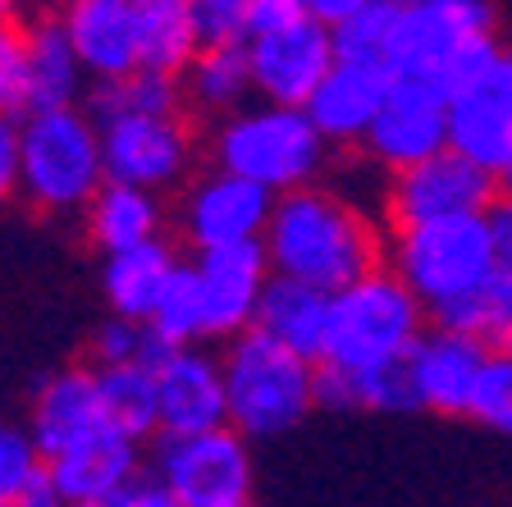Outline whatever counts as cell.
Here are the masks:
<instances>
[{"label":"cell","instance_id":"6da1fadb","mask_svg":"<svg viewBox=\"0 0 512 507\" xmlns=\"http://www.w3.org/2000/svg\"><path fill=\"white\" fill-rule=\"evenodd\" d=\"M261 247H266L275 275L316 284L325 293L384 265L380 229L366 220L362 206H352L343 192L316 188V183L279 192Z\"/></svg>","mask_w":512,"mask_h":507},{"label":"cell","instance_id":"7a4b0ae2","mask_svg":"<svg viewBox=\"0 0 512 507\" xmlns=\"http://www.w3.org/2000/svg\"><path fill=\"white\" fill-rule=\"evenodd\" d=\"M494 14L485 0H394L384 64L394 74L430 78L444 92L471 83L499 60Z\"/></svg>","mask_w":512,"mask_h":507},{"label":"cell","instance_id":"3957f363","mask_svg":"<svg viewBox=\"0 0 512 507\" xmlns=\"http://www.w3.org/2000/svg\"><path fill=\"white\" fill-rule=\"evenodd\" d=\"M421 334H426L421 297L389 265H375L362 279L330 293V325L316 361L334 370H384L407 361Z\"/></svg>","mask_w":512,"mask_h":507},{"label":"cell","instance_id":"277c9868","mask_svg":"<svg viewBox=\"0 0 512 507\" xmlns=\"http://www.w3.org/2000/svg\"><path fill=\"white\" fill-rule=\"evenodd\" d=\"M229 425L247 439H279L316 407V361L284 348L266 329L247 325L220 357Z\"/></svg>","mask_w":512,"mask_h":507},{"label":"cell","instance_id":"5b68a950","mask_svg":"<svg viewBox=\"0 0 512 507\" xmlns=\"http://www.w3.org/2000/svg\"><path fill=\"white\" fill-rule=\"evenodd\" d=\"M106 183L101 124L74 106H32L19 124V192L37 211H83Z\"/></svg>","mask_w":512,"mask_h":507},{"label":"cell","instance_id":"8992f818","mask_svg":"<svg viewBox=\"0 0 512 507\" xmlns=\"http://www.w3.org/2000/svg\"><path fill=\"white\" fill-rule=\"evenodd\" d=\"M384 256H389V270L421 297L426 316L485 288V279L499 265L485 211L398 224L394 243L384 247Z\"/></svg>","mask_w":512,"mask_h":507},{"label":"cell","instance_id":"52a82bcc","mask_svg":"<svg viewBox=\"0 0 512 507\" xmlns=\"http://www.w3.org/2000/svg\"><path fill=\"white\" fill-rule=\"evenodd\" d=\"M325 147L330 142L311 124L307 106L261 101V106H238L234 115L220 119L215 165L234 169L279 197L288 188L316 183V174L325 169Z\"/></svg>","mask_w":512,"mask_h":507},{"label":"cell","instance_id":"ba28073f","mask_svg":"<svg viewBox=\"0 0 512 507\" xmlns=\"http://www.w3.org/2000/svg\"><path fill=\"white\" fill-rule=\"evenodd\" d=\"M156 476L165 480L174 507H243L252 503V448L234 425H211L192 434H165L156 453Z\"/></svg>","mask_w":512,"mask_h":507},{"label":"cell","instance_id":"9c48e42d","mask_svg":"<svg viewBox=\"0 0 512 507\" xmlns=\"http://www.w3.org/2000/svg\"><path fill=\"white\" fill-rule=\"evenodd\" d=\"M243 46H247V64H252L256 96L279 101V106H307L316 83L339 60L334 28L307 10H293L284 19L266 23V28H256Z\"/></svg>","mask_w":512,"mask_h":507},{"label":"cell","instance_id":"30bf717a","mask_svg":"<svg viewBox=\"0 0 512 507\" xmlns=\"http://www.w3.org/2000/svg\"><path fill=\"white\" fill-rule=\"evenodd\" d=\"M494 197H499V174L490 165H480V160L462 156V151L444 147L435 156L389 174L384 211H389V224L398 229V224H416V220L485 211Z\"/></svg>","mask_w":512,"mask_h":507},{"label":"cell","instance_id":"8fae6325","mask_svg":"<svg viewBox=\"0 0 512 507\" xmlns=\"http://www.w3.org/2000/svg\"><path fill=\"white\" fill-rule=\"evenodd\" d=\"M101 124V151H106V179L138 183V188L165 192L192 169V133L170 115H106Z\"/></svg>","mask_w":512,"mask_h":507},{"label":"cell","instance_id":"7c38bea8","mask_svg":"<svg viewBox=\"0 0 512 507\" xmlns=\"http://www.w3.org/2000/svg\"><path fill=\"white\" fill-rule=\"evenodd\" d=\"M362 147L380 169H403L448 147V92L430 78L394 74L380 115L371 119Z\"/></svg>","mask_w":512,"mask_h":507},{"label":"cell","instance_id":"4fadbf2b","mask_svg":"<svg viewBox=\"0 0 512 507\" xmlns=\"http://www.w3.org/2000/svg\"><path fill=\"white\" fill-rule=\"evenodd\" d=\"M485 361H490V343H480L476 334H462V329H448V325L426 329L416 338V348L407 352L416 412L471 416L476 412Z\"/></svg>","mask_w":512,"mask_h":507},{"label":"cell","instance_id":"5bb4252c","mask_svg":"<svg viewBox=\"0 0 512 507\" xmlns=\"http://www.w3.org/2000/svg\"><path fill=\"white\" fill-rule=\"evenodd\" d=\"M270 211H275V192L234 174V169L215 165L183 197V238L197 252L202 247L252 243V238L266 233Z\"/></svg>","mask_w":512,"mask_h":507},{"label":"cell","instance_id":"9a60e30c","mask_svg":"<svg viewBox=\"0 0 512 507\" xmlns=\"http://www.w3.org/2000/svg\"><path fill=\"white\" fill-rule=\"evenodd\" d=\"M197 293H202L206 338H234L256 320V302L266 293L270 256L261 238L229 247H202L192 261Z\"/></svg>","mask_w":512,"mask_h":507},{"label":"cell","instance_id":"2e32d148","mask_svg":"<svg viewBox=\"0 0 512 507\" xmlns=\"http://www.w3.org/2000/svg\"><path fill=\"white\" fill-rule=\"evenodd\" d=\"M46 471H51V485L60 494V503L119 507L124 485L142 471V453H138V439L128 430L101 425L96 434H87V439L46 457Z\"/></svg>","mask_w":512,"mask_h":507},{"label":"cell","instance_id":"e0dca14e","mask_svg":"<svg viewBox=\"0 0 512 507\" xmlns=\"http://www.w3.org/2000/svg\"><path fill=\"white\" fill-rule=\"evenodd\" d=\"M156 398H160V430L192 434L229 425V393H224V366L202 352L197 343H170L156 366Z\"/></svg>","mask_w":512,"mask_h":507},{"label":"cell","instance_id":"ac0fdd59","mask_svg":"<svg viewBox=\"0 0 512 507\" xmlns=\"http://www.w3.org/2000/svg\"><path fill=\"white\" fill-rule=\"evenodd\" d=\"M448 147L499 169L512 147V51L448 92Z\"/></svg>","mask_w":512,"mask_h":507},{"label":"cell","instance_id":"d6986e66","mask_svg":"<svg viewBox=\"0 0 512 507\" xmlns=\"http://www.w3.org/2000/svg\"><path fill=\"white\" fill-rule=\"evenodd\" d=\"M394 83V69L380 60H352L339 55L330 64V74L316 83V92L307 96V115L311 124L325 133V142H362L371 119L380 115L384 96Z\"/></svg>","mask_w":512,"mask_h":507},{"label":"cell","instance_id":"ffe728a7","mask_svg":"<svg viewBox=\"0 0 512 507\" xmlns=\"http://www.w3.org/2000/svg\"><path fill=\"white\" fill-rule=\"evenodd\" d=\"M60 23L74 51L83 55L87 78L96 83H110L142 64L133 0H64Z\"/></svg>","mask_w":512,"mask_h":507},{"label":"cell","instance_id":"44dd1931","mask_svg":"<svg viewBox=\"0 0 512 507\" xmlns=\"http://www.w3.org/2000/svg\"><path fill=\"white\" fill-rule=\"evenodd\" d=\"M101 425H115L106 412V398H101V380L96 370H60L37 389L32 402V434L42 453H60V448L78 444L87 434H96Z\"/></svg>","mask_w":512,"mask_h":507},{"label":"cell","instance_id":"7402d4cb","mask_svg":"<svg viewBox=\"0 0 512 507\" xmlns=\"http://www.w3.org/2000/svg\"><path fill=\"white\" fill-rule=\"evenodd\" d=\"M256 329H266L270 338H279L284 348L302 352L316 361L320 343H325V325H330V293L302 279H288L270 270L266 293L256 302Z\"/></svg>","mask_w":512,"mask_h":507},{"label":"cell","instance_id":"603a6c76","mask_svg":"<svg viewBox=\"0 0 512 507\" xmlns=\"http://www.w3.org/2000/svg\"><path fill=\"white\" fill-rule=\"evenodd\" d=\"M179 270V256L165 238H147L138 247H119L106 252V270H101V288H106L110 311L133 320H151L160 293L170 284V275Z\"/></svg>","mask_w":512,"mask_h":507},{"label":"cell","instance_id":"cb8c5ba5","mask_svg":"<svg viewBox=\"0 0 512 507\" xmlns=\"http://www.w3.org/2000/svg\"><path fill=\"white\" fill-rule=\"evenodd\" d=\"M83 211H87L92 243L101 247V252L138 247V243H147V238H160V229H165V206H160V192L138 188V183L106 179Z\"/></svg>","mask_w":512,"mask_h":507},{"label":"cell","instance_id":"d4e9b609","mask_svg":"<svg viewBox=\"0 0 512 507\" xmlns=\"http://www.w3.org/2000/svg\"><path fill=\"white\" fill-rule=\"evenodd\" d=\"M83 83H87V64L74 51L64 23L42 19L37 28H28V101L32 106H74Z\"/></svg>","mask_w":512,"mask_h":507},{"label":"cell","instance_id":"484cf974","mask_svg":"<svg viewBox=\"0 0 512 507\" xmlns=\"http://www.w3.org/2000/svg\"><path fill=\"white\" fill-rule=\"evenodd\" d=\"M252 64H247V46L224 42V46H202L183 64V101L202 110V115H234L252 96Z\"/></svg>","mask_w":512,"mask_h":507},{"label":"cell","instance_id":"4316f807","mask_svg":"<svg viewBox=\"0 0 512 507\" xmlns=\"http://www.w3.org/2000/svg\"><path fill=\"white\" fill-rule=\"evenodd\" d=\"M138 14V51L142 64L183 74V64L202 51L197 0H133Z\"/></svg>","mask_w":512,"mask_h":507},{"label":"cell","instance_id":"83f0119b","mask_svg":"<svg viewBox=\"0 0 512 507\" xmlns=\"http://www.w3.org/2000/svg\"><path fill=\"white\" fill-rule=\"evenodd\" d=\"M55 507L60 494L46 471V453L32 430L19 425H0V507Z\"/></svg>","mask_w":512,"mask_h":507},{"label":"cell","instance_id":"f1b7e54d","mask_svg":"<svg viewBox=\"0 0 512 507\" xmlns=\"http://www.w3.org/2000/svg\"><path fill=\"white\" fill-rule=\"evenodd\" d=\"M101 380V398L106 412L119 430H128L133 439H147L151 430H160V398H156V370L147 361H119V366H96Z\"/></svg>","mask_w":512,"mask_h":507},{"label":"cell","instance_id":"f546056e","mask_svg":"<svg viewBox=\"0 0 512 507\" xmlns=\"http://www.w3.org/2000/svg\"><path fill=\"white\" fill-rule=\"evenodd\" d=\"M183 106V83L170 69H151V64H138L128 74L101 83L96 92V119L106 115H170V110Z\"/></svg>","mask_w":512,"mask_h":507},{"label":"cell","instance_id":"4dcf8cb0","mask_svg":"<svg viewBox=\"0 0 512 507\" xmlns=\"http://www.w3.org/2000/svg\"><path fill=\"white\" fill-rule=\"evenodd\" d=\"M302 10V0H197V28H202V46H243L256 28L284 19V14Z\"/></svg>","mask_w":512,"mask_h":507},{"label":"cell","instance_id":"1f68e13d","mask_svg":"<svg viewBox=\"0 0 512 507\" xmlns=\"http://www.w3.org/2000/svg\"><path fill=\"white\" fill-rule=\"evenodd\" d=\"M160 338L170 343H206V325H202V293H197V275H192V261L170 275L165 293H160L156 311L147 320Z\"/></svg>","mask_w":512,"mask_h":507},{"label":"cell","instance_id":"d6a6232c","mask_svg":"<svg viewBox=\"0 0 512 507\" xmlns=\"http://www.w3.org/2000/svg\"><path fill=\"white\" fill-rule=\"evenodd\" d=\"M389 23H394V0H366L362 10H352L348 19L334 23V46H339V55H352V60L384 64Z\"/></svg>","mask_w":512,"mask_h":507},{"label":"cell","instance_id":"836d02e7","mask_svg":"<svg viewBox=\"0 0 512 507\" xmlns=\"http://www.w3.org/2000/svg\"><path fill=\"white\" fill-rule=\"evenodd\" d=\"M471 416L503 434H512V352H490L485 375H480L476 412Z\"/></svg>","mask_w":512,"mask_h":507},{"label":"cell","instance_id":"e575fe53","mask_svg":"<svg viewBox=\"0 0 512 507\" xmlns=\"http://www.w3.org/2000/svg\"><path fill=\"white\" fill-rule=\"evenodd\" d=\"M28 32L0 23V110H28Z\"/></svg>","mask_w":512,"mask_h":507},{"label":"cell","instance_id":"d590c367","mask_svg":"<svg viewBox=\"0 0 512 507\" xmlns=\"http://www.w3.org/2000/svg\"><path fill=\"white\" fill-rule=\"evenodd\" d=\"M19 192V124L10 110H0V201Z\"/></svg>","mask_w":512,"mask_h":507},{"label":"cell","instance_id":"8d00e7d4","mask_svg":"<svg viewBox=\"0 0 512 507\" xmlns=\"http://www.w3.org/2000/svg\"><path fill=\"white\" fill-rule=\"evenodd\" d=\"M362 5H366V0H302V10L316 14V19H325L330 28H334L339 19H348L352 10H362Z\"/></svg>","mask_w":512,"mask_h":507},{"label":"cell","instance_id":"74e56055","mask_svg":"<svg viewBox=\"0 0 512 507\" xmlns=\"http://www.w3.org/2000/svg\"><path fill=\"white\" fill-rule=\"evenodd\" d=\"M23 10H28V0H0V23H19Z\"/></svg>","mask_w":512,"mask_h":507},{"label":"cell","instance_id":"f35d334b","mask_svg":"<svg viewBox=\"0 0 512 507\" xmlns=\"http://www.w3.org/2000/svg\"><path fill=\"white\" fill-rule=\"evenodd\" d=\"M494 174H499V192H508L512 197V147H508V156H503V165L494 169Z\"/></svg>","mask_w":512,"mask_h":507},{"label":"cell","instance_id":"ab89813d","mask_svg":"<svg viewBox=\"0 0 512 507\" xmlns=\"http://www.w3.org/2000/svg\"><path fill=\"white\" fill-rule=\"evenodd\" d=\"M60 5H64V0H60Z\"/></svg>","mask_w":512,"mask_h":507}]
</instances>
